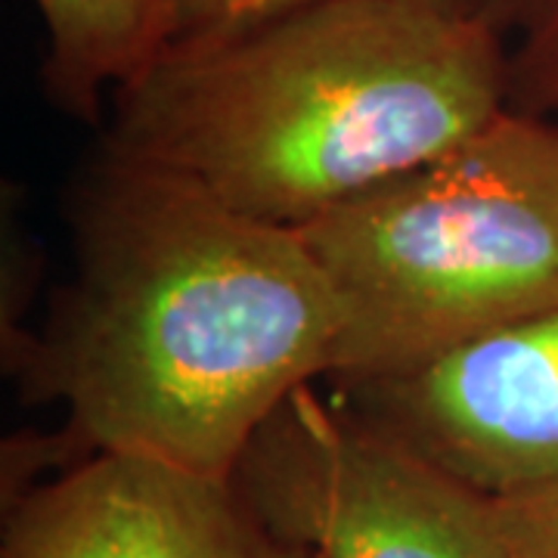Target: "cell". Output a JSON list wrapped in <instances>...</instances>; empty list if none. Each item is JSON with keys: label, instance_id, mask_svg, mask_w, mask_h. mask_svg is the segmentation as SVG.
<instances>
[{"label": "cell", "instance_id": "8", "mask_svg": "<svg viewBox=\"0 0 558 558\" xmlns=\"http://www.w3.org/2000/svg\"><path fill=\"white\" fill-rule=\"evenodd\" d=\"M490 20L506 40L509 109L558 116V0H494Z\"/></svg>", "mask_w": 558, "mask_h": 558}, {"label": "cell", "instance_id": "4", "mask_svg": "<svg viewBox=\"0 0 558 558\" xmlns=\"http://www.w3.org/2000/svg\"><path fill=\"white\" fill-rule=\"evenodd\" d=\"M230 481L267 527L319 558H509L494 499L314 385L264 422Z\"/></svg>", "mask_w": 558, "mask_h": 558}, {"label": "cell", "instance_id": "5", "mask_svg": "<svg viewBox=\"0 0 558 558\" xmlns=\"http://www.w3.org/2000/svg\"><path fill=\"white\" fill-rule=\"evenodd\" d=\"M336 400L484 497L556 481L558 307L398 376L341 381Z\"/></svg>", "mask_w": 558, "mask_h": 558}, {"label": "cell", "instance_id": "7", "mask_svg": "<svg viewBox=\"0 0 558 558\" xmlns=\"http://www.w3.org/2000/svg\"><path fill=\"white\" fill-rule=\"evenodd\" d=\"M47 32L44 87L97 121L106 94L137 81L178 40L183 0H35Z\"/></svg>", "mask_w": 558, "mask_h": 558}, {"label": "cell", "instance_id": "1", "mask_svg": "<svg viewBox=\"0 0 558 558\" xmlns=\"http://www.w3.org/2000/svg\"><path fill=\"white\" fill-rule=\"evenodd\" d=\"M75 277L22 369L94 453L230 478L264 422L326 379L332 289L299 230L102 149L72 205Z\"/></svg>", "mask_w": 558, "mask_h": 558}, {"label": "cell", "instance_id": "2", "mask_svg": "<svg viewBox=\"0 0 558 558\" xmlns=\"http://www.w3.org/2000/svg\"><path fill=\"white\" fill-rule=\"evenodd\" d=\"M506 109L494 20L418 0H304L180 35L116 94L106 153L304 230Z\"/></svg>", "mask_w": 558, "mask_h": 558}, {"label": "cell", "instance_id": "10", "mask_svg": "<svg viewBox=\"0 0 558 558\" xmlns=\"http://www.w3.org/2000/svg\"><path fill=\"white\" fill-rule=\"evenodd\" d=\"M295 3H304V0H183L180 35L242 25V22L260 20L267 13H277L286 7H295ZM418 3L438 7L447 13H462V16H487V20H490V7H494V0H418Z\"/></svg>", "mask_w": 558, "mask_h": 558}, {"label": "cell", "instance_id": "9", "mask_svg": "<svg viewBox=\"0 0 558 558\" xmlns=\"http://www.w3.org/2000/svg\"><path fill=\"white\" fill-rule=\"evenodd\" d=\"M509 558H558V478L494 497Z\"/></svg>", "mask_w": 558, "mask_h": 558}, {"label": "cell", "instance_id": "6", "mask_svg": "<svg viewBox=\"0 0 558 558\" xmlns=\"http://www.w3.org/2000/svg\"><path fill=\"white\" fill-rule=\"evenodd\" d=\"M0 558H319L279 537L230 478L94 453L7 509Z\"/></svg>", "mask_w": 558, "mask_h": 558}, {"label": "cell", "instance_id": "3", "mask_svg": "<svg viewBox=\"0 0 558 558\" xmlns=\"http://www.w3.org/2000/svg\"><path fill=\"white\" fill-rule=\"evenodd\" d=\"M299 233L339 307L326 379L407 373L558 307V124L506 109Z\"/></svg>", "mask_w": 558, "mask_h": 558}]
</instances>
